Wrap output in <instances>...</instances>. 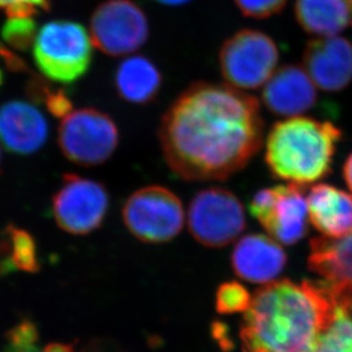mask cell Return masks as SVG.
Masks as SVG:
<instances>
[{
  "label": "cell",
  "mask_w": 352,
  "mask_h": 352,
  "mask_svg": "<svg viewBox=\"0 0 352 352\" xmlns=\"http://www.w3.org/2000/svg\"><path fill=\"white\" fill-rule=\"evenodd\" d=\"M48 123L31 104L13 100L0 107V143L12 153H36L46 143Z\"/></svg>",
  "instance_id": "cell-15"
},
{
  "label": "cell",
  "mask_w": 352,
  "mask_h": 352,
  "mask_svg": "<svg viewBox=\"0 0 352 352\" xmlns=\"http://www.w3.org/2000/svg\"><path fill=\"white\" fill-rule=\"evenodd\" d=\"M126 230L140 242L162 244L183 230V203L169 188L157 185L143 187L126 199L122 208Z\"/></svg>",
  "instance_id": "cell-5"
},
{
  "label": "cell",
  "mask_w": 352,
  "mask_h": 352,
  "mask_svg": "<svg viewBox=\"0 0 352 352\" xmlns=\"http://www.w3.org/2000/svg\"><path fill=\"white\" fill-rule=\"evenodd\" d=\"M250 212L275 241L293 245L308 230V203L298 184L260 190L250 203Z\"/></svg>",
  "instance_id": "cell-11"
},
{
  "label": "cell",
  "mask_w": 352,
  "mask_h": 352,
  "mask_svg": "<svg viewBox=\"0 0 352 352\" xmlns=\"http://www.w3.org/2000/svg\"><path fill=\"white\" fill-rule=\"evenodd\" d=\"M0 253L3 256V261L0 263V272L19 270L36 274L41 268L34 236L13 223H10L3 230Z\"/></svg>",
  "instance_id": "cell-20"
},
{
  "label": "cell",
  "mask_w": 352,
  "mask_h": 352,
  "mask_svg": "<svg viewBox=\"0 0 352 352\" xmlns=\"http://www.w3.org/2000/svg\"><path fill=\"white\" fill-rule=\"evenodd\" d=\"M348 1V3H349L350 10H351L352 12V0H346Z\"/></svg>",
  "instance_id": "cell-34"
},
{
  "label": "cell",
  "mask_w": 352,
  "mask_h": 352,
  "mask_svg": "<svg viewBox=\"0 0 352 352\" xmlns=\"http://www.w3.org/2000/svg\"><path fill=\"white\" fill-rule=\"evenodd\" d=\"M157 3L166 5V6H180L184 3H188L190 0H155Z\"/></svg>",
  "instance_id": "cell-31"
},
{
  "label": "cell",
  "mask_w": 352,
  "mask_h": 352,
  "mask_svg": "<svg viewBox=\"0 0 352 352\" xmlns=\"http://www.w3.org/2000/svg\"><path fill=\"white\" fill-rule=\"evenodd\" d=\"M303 67L316 87L341 91L352 80V45L339 36L313 39L305 50Z\"/></svg>",
  "instance_id": "cell-12"
},
{
  "label": "cell",
  "mask_w": 352,
  "mask_h": 352,
  "mask_svg": "<svg viewBox=\"0 0 352 352\" xmlns=\"http://www.w3.org/2000/svg\"><path fill=\"white\" fill-rule=\"evenodd\" d=\"M343 177H344L349 190L352 192V153L348 157L344 166H343Z\"/></svg>",
  "instance_id": "cell-29"
},
{
  "label": "cell",
  "mask_w": 352,
  "mask_h": 352,
  "mask_svg": "<svg viewBox=\"0 0 352 352\" xmlns=\"http://www.w3.org/2000/svg\"><path fill=\"white\" fill-rule=\"evenodd\" d=\"M294 13L303 30L319 37L336 36L352 25L346 0H296Z\"/></svg>",
  "instance_id": "cell-19"
},
{
  "label": "cell",
  "mask_w": 352,
  "mask_h": 352,
  "mask_svg": "<svg viewBox=\"0 0 352 352\" xmlns=\"http://www.w3.org/2000/svg\"><path fill=\"white\" fill-rule=\"evenodd\" d=\"M309 268L322 276L338 302L351 305L352 232L341 239H314L310 244Z\"/></svg>",
  "instance_id": "cell-14"
},
{
  "label": "cell",
  "mask_w": 352,
  "mask_h": 352,
  "mask_svg": "<svg viewBox=\"0 0 352 352\" xmlns=\"http://www.w3.org/2000/svg\"><path fill=\"white\" fill-rule=\"evenodd\" d=\"M339 302L324 280L272 282L256 291L243 318L244 352H311Z\"/></svg>",
  "instance_id": "cell-2"
},
{
  "label": "cell",
  "mask_w": 352,
  "mask_h": 352,
  "mask_svg": "<svg viewBox=\"0 0 352 352\" xmlns=\"http://www.w3.org/2000/svg\"><path fill=\"white\" fill-rule=\"evenodd\" d=\"M278 48L270 36L261 31H239L223 43L219 65L223 79L241 90L256 89L275 74Z\"/></svg>",
  "instance_id": "cell-6"
},
{
  "label": "cell",
  "mask_w": 352,
  "mask_h": 352,
  "mask_svg": "<svg viewBox=\"0 0 352 352\" xmlns=\"http://www.w3.org/2000/svg\"><path fill=\"white\" fill-rule=\"evenodd\" d=\"M252 301L248 289L239 283H225L217 291L216 308L221 315L245 313Z\"/></svg>",
  "instance_id": "cell-23"
},
{
  "label": "cell",
  "mask_w": 352,
  "mask_h": 352,
  "mask_svg": "<svg viewBox=\"0 0 352 352\" xmlns=\"http://www.w3.org/2000/svg\"><path fill=\"white\" fill-rule=\"evenodd\" d=\"M93 46V40L81 24L52 21L38 31L34 62L47 79L67 85L76 82L89 69Z\"/></svg>",
  "instance_id": "cell-4"
},
{
  "label": "cell",
  "mask_w": 352,
  "mask_h": 352,
  "mask_svg": "<svg viewBox=\"0 0 352 352\" xmlns=\"http://www.w3.org/2000/svg\"><path fill=\"white\" fill-rule=\"evenodd\" d=\"M3 74H1V71H0V86H1V83H3Z\"/></svg>",
  "instance_id": "cell-33"
},
{
  "label": "cell",
  "mask_w": 352,
  "mask_h": 352,
  "mask_svg": "<svg viewBox=\"0 0 352 352\" xmlns=\"http://www.w3.org/2000/svg\"><path fill=\"white\" fill-rule=\"evenodd\" d=\"M119 145V130L110 116L96 109H80L64 117L58 128V146L78 166L103 164Z\"/></svg>",
  "instance_id": "cell-7"
},
{
  "label": "cell",
  "mask_w": 352,
  "mask_h": 352,
  "mask_svg": "<svg viewBox=\"0 0 352 352\" xmlns=\"http://www.w3.org/2000/svg\"><path fill=\"white\" fill-rule=\"evenodd\" d=\"M20 3H31L43 10H48L50 7V0H20Z\"/></svg>",
  "instance_id": "cell-30"
},
{
  "label": "cell",
  "mask_w": 352,
  "mask_h": 352,
  "mask_svg": "<svg viewBox=\"0 0 352 352\" xmlns=\"http://www.w3.org/2000/svg\"><path fill=\"white\" fill-rule=\"evenodd\" d=\"M342 133L329 121L292 117L270 129L266 162L274 176L298 185L315 183L329 175Z\"/></svg>",
  "instance_id": "cell-3"
},
{
  "label": "cell",
  "mask_w": 352,
  "mask_h": 352,
  "mask_svg": "<svg viewBox=\"0 0 352 352\" xmlns=\"http://www.w3.org/2000/svg\"><path fill=\"white\" fill-rule=\"evenodd\" d=\"M263 102L279 117H301L318 104V95L309 74L299 65H284L263 86Z\"/></svg>",
  "instance_id": "cell-13"
},
{
  "label": "cell",
  "mask_w": 352,
  "mask_h": 352,
  "mask_svg": "<svg viewBox=\"0 0 352 352\" xmlns=\"http://www.w3.org/2000/svg\"><path fill=\"white\" fill-rule=\"evenodd\" d=\"M114 81L121 98L130 103L146 104L157 96L162 74L147 57L135 55L120 64Z\"/></svg>",
  "instance_id": "cell-18"
},
{
  "label": "cell",
  "mask_w": 352,
  "mask_h": 352,
  "mask_svg": "<svg viewBox=\"0 0 352 352\" xmlns=\"http://www.w3.org/2000/svg\"><path fill=\"white\" fill-rule=\"evenodd\" d=\"M350 308L352 309V305H349Z\"/></svg>",
  "instance_id": "cell-36"
},
{
  "label": "cell",
  "mask_w": 352,
  "mask_h": 352,
  "mask_svg": "<svg viewBox=\"0 0 352 352\" xmlns=\"http://www.w3.org/2000/svg\"><path fill=\"white\" fill-rule=\"evenodd\" d=\"M105 187L95 180L65 173L53 196V214L57 226L71 235H88L100 228L109 210Z\"/></svg>",
  "instance_id": "cell-10"
},
{
  "label": "cell",
  "mask_w": 352,
  "mask_h": 352,
  "mask_svg": "<svg viewBox=\"0 0 352 352\" xmlns=\"http://www.w3.org/2000/svg\"><path fill=\"white\" fill-rule=\"evenodd\" d=\"M245 227L242 203L228 190L210 187L196 194L190 202L188 228L202 245H228Z\"/></svg>",
  "instance_id": "cell-8"
},
{
  "label": "cell",
  "mask_w": 352,
  "mask_h": 352,
  "mask_svg": "<svg viewBox=\"0 0 352 352\" xmlns=\"http://www.w3.org/2000/svg\"><path fill=\"white\" fill-rule=\"evenodd\" d=\"M0 57L3 58V62L7 64V67H10V70L13 71H23L27 69L23 60H21L20 57L14 55L12 52L6 50L5 47L0 45Z\"/></svg>",
  "instance_id": "cell-27"
},
{
  "label": "cell",
  "mask_w": 352,
  "mask_h": 352,
  "mask_svg": "<svg viewBox=\"0 0 352 352\" xmlns=\"http://www.w3.org/2000/svg\"><path fill=\"white\" fill-rule=\"evenodd\" d=\"M311 352H352V309L339 303L329 327Z\"/></svg>",
  "instance_id": "cell-21"
},
{
  "label": "cell",
  "mask_w": 352,
  "mask_h": 352,
  "mask_svg": "<svg viewBox=\"0 0 352 352\" xmlns=\"http://www.w3.org/2000/svg\"><path fill=\"white\" fill-rule=\"evenodd\" d=\"M7 341L8 346L13 349L21 351L37 349L39 342L38 327L34 322L29 319H23L8 331Z\"/></svg>",
  "instance_id": "cell-24"
},
{
  "label": "cell",
  "mask_w": 352,
  "mask_h": 352,
  "mask_svg": "<svg viewBox=\"0 0 352 352\" xmlns=\"http://www.w3.org/2000/svg\"><path fill=\"white\" fill-rule=\"evenodd\" d=\"M159 138L166 164L182 179H226L261 147L259 102L230 85L194 83L163 116Z\"/></svg>",
  "instance_id": "cell-1"
},
{
  "label": "cell",
  "mask_w": 352,
  "mask_h": 352,
  "mask_svg": "<svg viewBox=\"0 0 352 352\" xmlns=\"http://www.w3.org/2000/svg\"><path fill=\"white\" fill-rule=\"evenodd\" d=\"M310 223L329 239H341L352 232V196L336 187L320 184L307 197Z\"/></svg>",
  "instance_id": "cell-17"
},
{
  "label": "cell",
  "mask_w": 352,
  "mask_h": 352,
  "mask_svg": "<svg viewBox=\"0 0 352 352\" xmlns=\"http://www.w3.org/2000/svg\"><path fill=\"white\" fill-rule=\"evenodd\" d=\"M146 14L133 0H107L94 12L90 37L94 46L110 56H123L146 43Z\"/></svg>",
  "instance_id": "cell-9"
},
{
  "label": "cell",
  "mask_w": 352,
  "mask_h": 352,
  "mask_svg": "<svg viewBox=\"0 0 352 352\" xmlns=\"http://www.w3.org/2000/svg\"><path fill=\"white\" fill-rule=\"evenodd\" d=\"M37 34V24L32 17H10L1 30V36L7 45L17 50L30 48Z\"/></svg>",
  "instance_id": "cell-22"
},
{
  "label": "cell",
  "mask_w": 352,
  "mask_h": 352,
  "mask_svg": "<svg viewBox=\"0 0 352 352\" xmlns=\"http://www.w3.org/2000/svg\"><path fill=\"white\" fill-rule=\"evenodd\" d=\"M43 103L46 104L47 110L50 111V114H53L54 117L63 119L67 114L72 112V102L67 96V94L62 90L55 93L48 90Z\"/></svg>",
  "instance_id": "cell-26"
},
{
  "label": "cell",
  "mask_w": 352,
  "mask_h": 352,
  "mask_svg": "<svg viewBox=\"0 0 352 352\" xmlns=\"http://www.w3.org/2000/svg\"><path fill=\"white\" fill-rule=\"evenodd\" d=\"M245 16L263 20L279 13L287 0H234Z\"/></svg>",
  "instance_id": "cell-25"
},
{
  "label": "cell",
  "mask_w": 352,
  "mask_h": 352,
  "mask_svg": "<svg viewBox=\"0 0 352 352\" xmlns=\"http://www.w3.org/2000/svg\"><path fill=\"white\" fill-rule=\"evenodd\" d=\"M286 265V254L277 241L260 234L239 239L232 254V266L246 282L270 284L275 282Z\"/></svg>",
  "instance_id": "cell-16"
},
{
  "label": "cell",
  "mask_w": 352,
  "mask_h": 352,
  "mask_svg": "<svg viewBox=\"0 0 352 352\" xmlns=\"http://www.w3.org/2000/svg\"><path fill=\"white\" fill-rule=\"evenodd\" d=\"M0 162H1V154H0Z\"/></svg>",
  "instance_id": "cell-35"
},
{
  "label": "cell",
  "mask_w": 352,
  "mask_h": 352,
  "mask_svg": "<svg viewBox=\"0 0 352 352\" xmlns=\"http://www.w3.org/2000/svg\"><path fill=\"white\" fill-rule=\"evenodd\" d=\"M43 352H76L72 344L67 343L53 342L47 344Z\"/></svg>",
  "instance_id": "cell-28"
},
{
  "label": "cell",
  "mask_w": 352,
  "mask_h": 352,
  "mask_svg": "<svg viewBox=\"0 0 352 352\" xmlns=\"http://www.w3.org/2000/svg\"><path fill=\"white\" fill-rule=\"evenodd\" d=\"M5 352H39V349L27 350V351H21V350L13 349L10 346H7L6 351Z\"/></svg>",
  "instance_id": "cell-32"
}]
</instances>
